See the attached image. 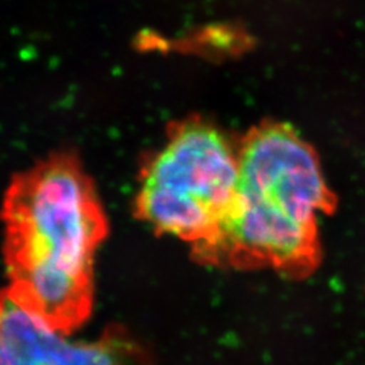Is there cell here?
<instances>
[{"mask_svg": "<svg viewBox=\"0 0 365 365\" xmlns=\"http://www.w3.org/2000/svg\"><path fill=\"white\" fill-rule=\"evenodd\" d=\"M238 152L202 119L172 125L165 143L145 160L135 215L156 233L190 244L209 261L235 200Z\"/></svg>", "mask_w": 365, "mask_h": 365, "instance_id": "cell-3", "label": "cell"}, {"mask_svg": "<svg viewBox=\"0 0 365 365\" xmlns=\"http://www.w3.org/2000/svg\"><path fill=\"white\" fill-rule=\"evenodd\" d=\"M331 206L313 149L284 125L255 128L238 149L235 200L209 261L306 272L317 262V222Z\"/></svg>", "mask_w": 365, "mask_h": 365, "instance_id": "cell-2", "label": "cell"}, {"mask_svg": "<svg viewBox=\"0 0 365 365\" xmlns=\"http://www.w3.org/2000/svg\"><path fill=\"white\" fill-rule=\"evenodd\" d=\"M1 217L7 289L53 329L71 334L91 315L93 260L108 233L78 157L58 152L16 175Z\"/></svg>", "mask_w": 365, "mask_h": 365, "instance_id": "cell-1", "label": "cell"}, {"mask_svg": "<svg viewBox=\"0 0 365 365\" xmlns=\"http://www.w3.org/2000/svg\"><path fill=\"white\" fill-rule=\"evenodd\" d=\"M202 41L218 52H232L238 48L240 34L229 26H210L203 31Z\"/></svg>", "mask_w": 365, "mask_h": 365, "instance_id": "cell-5", "label": "cell"}, {"mask_svg": "<svg viewBox=\"0 0 365 365\" xmlns=\"http://www.w3.org/2000/svg\"><path fill=\"white\" fill-rule=\"evenodd\" d=\"M0 365H155L144 346L122 329L93 341H75L0 292Z\"/></svg>", "mask_w": 365, "mask_h": 365, "instance_id": "cell-4", "label": "cell"}]
</instances>
